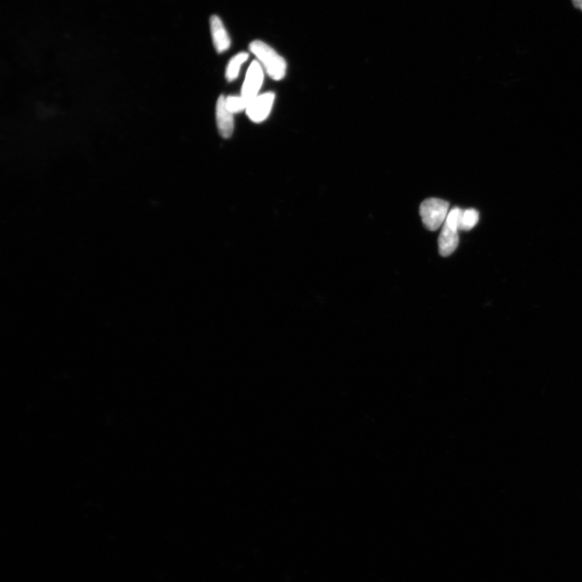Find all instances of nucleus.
I'll return each instance as SVG.
<instances>
[{
    "mask_svg": "<svg viewBox=\"0 0 582 582\" xmlns=\"http://www.w3.org/2000/svg\"><path fill=\"white\" fill-rule=\"evenodd\" d=\"M249 49L259 60L263 69L271 79L278 81L287 74V61L268 44L259 40L249 44Z\"/></svg>",
    "mask_w": 582,
    "mask_h": 582,
    "instance_id": "f257e3e1",
    "label": "nucleus"
},
{
    "mask_svg": "<svg viewBox=\"0 0 582 582\" xmlns=\"http://www.w3.org/2000/svg\"><path fill=\"white\" fill-rule=\"evenodd\" d=\"M462 209L458 207L451 209L441 229L439 238V249L441 256L444 257L451 255L458 247L460 239L458 233L460 231V218Z\"/></svg>",
    "mask_w": 582,
    "mask_h": 582,
    "instance_id": "f03ea898",
    "label": "nucleus"
},
{
    "mask_svg": "<svg viewBox=\"0 0 582 582\" xmlns=\"http://www.w3.org/2000/svg\"><path fill=\"white\" fill-rule=\"evenodd\" d=\"M449 213V203L439 198L424 200L420 206L423 225L430 232H435L444 225Z\"/></svg>",
    "mask_w": 582,
    "mask_h": 582,
    "instance_id": "7ed1b4c3",
    "label": "nucleus"
},
{
    "mask_svg": "<svg viewBox=\"0 0 582 582\" xmlns=\"http://www.w3.org/2000/svg\"><path fill=\"white\" fill-rule=\"evenodd\" d=\"M263 81H264V71L261 64L255 60L249 66L242 87V97L248 105L251 100L259 96Z\"/></svg>",
    "mask_w": 582,
    "mask_h": 582,
    "instance_id": "20e7f679",
    "label": "nucleus"
},
{
    "mask_svg": "<svg viewBox=\"0 0 582 582\" xmlns=\"http://www.w3.org/2000/svg\"><path fill=\"white\" fill-rule=\"evenodd\" d=\"M275 100L273 93H267L259 95L249 103L246 113L251 121L260 123L264 121L273 108Z\"/></svg>",
    "mask_w": 582,
    "mask_h": 582,
    "instance_id": "39448f33",
    "label": "nucleus"
},
{
    "mask_svg": "<svg viewBox=\"0 0 582 582\" xmlns=\"http://www.w3.org/2000/svg\"><path fill=\"white\" fill-rule=\"evenodd\" d=\"M216 121L218 131L225 138H230L234 131L233 114L226 106V97L220 96L216 104Z\"/></svg>",
    "mask_w": 582,
    "mask_h": 582,
    "instance_id": "423d86ee",
    "label": "nucleus"
},
{
    "mask_svg": "<svg viewBox=\"0 0 582 582\" xmlns=\"http://www.w3.org/2000/svg\"><path fill=\"white\" fill-rule=\"evenodd\" d=\"M210 32L213 43L218 53H223L231 47V38L218 16L213 15L210 19Z\"/></svg>",
    "mask_w": 582,
    "mask_h": 582,
    "instance_id": "0eeeda50",
    "label": "nucleus"
},
{
    "mask_svg": "<svg viewBox=\"0 0 582 582\" xmlns=\"http://www.w3.org/2000/svg\"><path fill=\"white\" fill-rule=\"evenodd\" d=\"M249 58V55L248 53L242 52L234 56L231 61H229L226 71V78L229 82H232L237 79L242 66Z\"/></svg>",
    "mask_w": 582,
    "mask_h": 582,
    "instance_id": "6e6552de",
    "label": "nucleus"
},
{
    "mask_svg": "<svg viewBox=\"0 0 582 582\" xmlns=\"http://www.w3.org/2000/svg\"><path fill=\"white\" fill-rule=\"evenodd\" d=\"M479 213L475 209L462 210L460 218V231H470L479 222Z\"/></svg>",
    "mask_w": 582,
    "mask_h": 582,
    "instance_id": "1a4fd4ad",
    "label": "nucleus"
},
{
    "mask_svg": "<svg viewBox=\"0 0 582 582\" xmlns=\"http://www.w3.org/2000/svg\"><path fill=\"white\" fill-rule=\"evenodd\" d=\"M226 106L227 109L234 114L246 110L248 103L242 96H229L226 97Z\"/></svg>",
    "mask_w": 582,
    "mask_h": 582,
    "instance_id": "9d476101",
    "label": "nucleus"
},
{
    "mask_svg": "<svg viewBox=\"0 0 582 582\" xmlns=\"http://www.w3.org/2000/svg\"><path fill=\"white\" fill-rule=\"evenodd\" d=\"M572 3L575 8L582 11V0H572Z\"/></svg>",
    "mask_w": 582,
    "mask_h": 582,
    "instance_id": "9b49d317",
    "label": "nucleus"
}]
</instances>
